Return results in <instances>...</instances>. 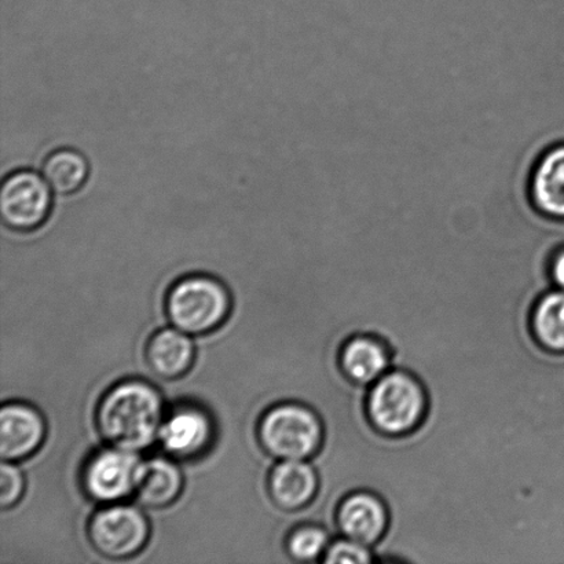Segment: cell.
<instances>
[{"label": "cell", "instance_id": "2e32d148", "mask_svg": "<svg viewBox=\"0 0 564 564\" xmlns=\"http://www.w3.org/2000/svg\"><path fill=\"white\" fill-rule=\"evenodd\" d=\"M90 174L85 156L74 149H59L43 164V178L57 195H72L82 189Z\"/></svg>", "mask_w": 564, "mask_h": 564}, {"label": "cell", "instance_id": "7a4b0ae2", "mask_svg": "<svg viewBox=\"0 0 564 564\" xmlns=\"http://www.w3.org/2000/svg\"><path fill=\"white\" fill-rule=\"evenodd\" d=\"M258 441L278 460H312L323 447V420L306 403L280 402L259 420Z\"/></svg>", "mask_w": 564, "mask_h": 564}, {"label": "cell", "instance_id": "7c38bea8", "mask_svg": "<svg viewBox=\"0 0 564 564\" xmlns=\"http://www.w3.org/2000/svg\"><path fill=\"white\" fill-rule=\"evenodd\" d=\"M529 198L540 215L564 220V141L552 143L529 176Z\"/></svg>", "mask_w": 564, "mask_h": 564}, {"label": "cell", "instance_id": "d6986e66", "mask_svg": "<svg viewBox=\"0 0 564 564\" xmlns=\"http://www.w3.org/2000/svg\"><path fill=\"white\" fill-rule=\"evenodd\" d=\"M324 564H372L375 563L373 550L370 546L359 544L346 538H337L326 550Z\"/></svg>", "mask_w": 564, "mask_h": 564}, {"label": "cell", "instance_id": "5bb4252c", "mask_svg": "<svg viewBox=\"0 0 564 564\" xmlns=\"http://www.w3.org/2000/svg\"><path fill=\"white\" fill-rule=\"evenodd\" d=\"M184 489V475L170 457H153L141 464L134 499L138 505L162 510L173 505Z\"/></svg>", "mask_w": 564, "mask_h": 564}, {"label": "cell", "instance_id": "9c48e42d", "mask_svg": "<svg viewBox=\"0 0 564 564\" xmlns=\"http://www.w3.org/2000/svg\"><path fill=\"white\" fill-rule=\"evenodd\" d=\"M46 422L28 403H4L0 411V456L17 463L35 455L46 440Z\"/></svg>", "mask_w": 564, "mask_h": 564}, {"label": "cell", "instance_id": "3957f363", "mask_svg": "<svg viewBox=\"0 0 564 564\" xmlns=\"http://www.w3.org/2000/svg\"><path fill=\"white\" fill-rule=\"evenodd\" d=\"M228 288L207 274H192L175 281L165 297V313L174 328L189 336L212 334L229 318Z\"/></svg>", "mask_w": 564, "mask_h": 564}, {"label": "cell", "instance_id": "9a60e30c", "mask_svg": "<svg viewBox=\"0 0 564 564\" xmlns=\"http://www.w3.org/2000/svg\"><path fill=\"white\" fill-rule=\"evenodd\" d=\"M340 367L354 383L370 387L391 369V357L383 341L370 335L347 340L340 352Z\"/></svg>", "mask_w": 564, "mask_h": 564}, {"label": "cell", "instance_id": "6da1fadb", "mask_svg": "<svg viewBox=\"0 0 564 564\" xmlns=\"http://www.w3.org/2000/svg\"><path fill=\"white\" fill-rule=\"evenodd\" d=\"M165 414L156 387L143 380H124L99 400L96 423L109 446L141 453L159 441Z\"/></svg>", "mask_w": 564, "mask_h": 564}, {"label": "cell", "instance_id": "e0dca14e", "mask_svg": "<svg viewBox=\"0 0 564 564\" xmlns=\"http://www.w3.org/2000/svg\"><path fill=\"white\" fill-rule=\"evenodd\" d=\"M532 328L545 350L564 352V291L545 293L533 310Z\"/></svg>", "mask_w": 564, "mask_h": 564}, {"label": "cell", "instance_id": "ffe728a7", "mask_svg": "<svg viewBox=\"0 0 564 564\" xmlns=\"http://www.w3.org/2000/svg\"><path fill=\"white\" fill-rule=\"evenodd\" d=\"M25 490L24 475L14 463L3 462L0 467V507L3 510L14 507Z\"/></svg>", "mask_w": 564, "mask_h": 564}, {"label": "cell", "instance_id": "30bf717a", "mask_svg": "<svg viewBox=\"0 0 564 564\" xmlns=\"http://www.w3.org/2000/svg\"><path fill=\"white\" fill-rule=\"evenodd\" d=\"M336 522L340 538L373 549L389 529V508L372 491H354L341 501L336 513Z\"/></svg>", "mask_w": 564, "mask_h": 564}, {"label": "cell", "instance_id": "ac0fdd59", "mask_svg": "<svg viewBox=\"0 0 564 564\" xmlns=\"http://www.w3.org/2000/svg\"><path fill=\"white\" fill-rule=\"evenodd\" d=\"M332 540V534L321 524H296L286 533L285 552L293 562H321Z\"/></svg>", "mask_w": 564, "mask_h": 564}, {"label": "cell", "instance_id": "44dd1931", "mask_svg": "<svg viewBox=\"0 0 564 564\" xmlns=\"http://www.w3.org/2000/svg\"><path fill=\"white\" fill-rule=\"evenodd\" d=\"M550 275L554 286L564 291V245L551 258Z\"/></svg>", "mask_w": 564, "mask_h": 564}, {"label": "cell", "instance_id": "5b68a950", "mask_svg": "<svg viewBox=\"0 0 564 564\" xmlns=\"http://www.w3.org/2000/svg\"><path fill=\"white\" fill-rule=\"evenodd\" d=\"M88 540L99 555L124 561L140 554L151 535V524L137 507L108 505L88 521Z\"/></svg>", "mask_w": 564, "mask_h": 564}, {"label": "cell", "instance_id": "8fae6325", "mask_svg": "<svg viewBox=\"0 0 564 564\" xmlns=\"http://www.w3.org/2000/svg\"><path fill=\"white\" fill-rule=\"evenodd\" d=\"M319 475L310 460H280L268 477V494L280 511L306 510L317 497Z\"/></svg>", "mask_w": 564, "mask_h": 564}, {"label": "cell", "instance_id": "ba28073f", "mask_svg": "<svg viewBox=\"0 0 564 564\" xmlns=\"http://www.w3.org/2000/svg\"><path fill=\"white\" fill-rule=\"evenodd\" d=\"M215 424L206 409L196 403H181L165 414L159 441L170 457L195 460L209 451Z\"/></svg>", "mask_w": 564, "mask_h": 564}, {"label": "cell", "instance_id": "4fadbf2b", "mask_svg": "<svg viewBox=\"0 0 564 564\" xmlns=\"http://www.w3.org/2000/svg\"><path fill=\"white\" fill-rule=\"evenodd\" d=\"M148 367L160 379L184 378L195 362L196 348L189 335L176 328H164L149 339L145 348Z\"/></svg>", "mask_w": 564, "mask_h": 564}, {"label": "cell", "instance_id": "277c9868", "mask_svg": "<svg viewBox=\"0 0 564 564\" xmlns=\"http://www.w3.org/2000/svg\"><path fill=\"white\" fill-rule=\"evenodd\" d=\"M424 387L413 375L390 369L369 387L367 412L380 433L398 436L413 433L427 413Z\"/></svg>", "mask_w": 564, "mask_h": 564}, {"label": "cell", "instance_id": "52a82bcc", "mask_svg": "<svg viewBox=\"0 0 564 564\" xmlns=\"http://www.w3.org/2000/svg\"><path fill=\"white\" fill-rule=\"evenodd\" d=\"M52 187L33 171H15L0 187V217L17 231L41 228L52 212Z\"/></svg>", "mask_w": 564, "mask_h": 564}, {"label": "cell", "instance_id": "8992f818", "mask_svg": "<svg viewBox=\"0 0 564 564\" xmlns=\"http://www.w3.org/2000/svg\"><path fill=\"white\" fill-rule=\"evenodd\" d=\"M142 460L138 453L109 446L93 453L82 469V488L88 499L101 505L116 502L134 496Z\"/></svg>", "mask_w": 564, "mask_h": 564}]
</instances>
